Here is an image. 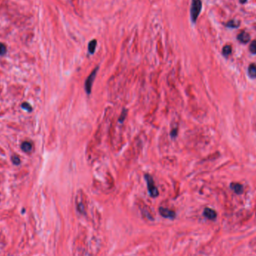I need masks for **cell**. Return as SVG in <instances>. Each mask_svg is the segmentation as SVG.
Returning <instances> with one entry per match:
<instances>
[{
    "instance_id": "cell-16",
    "label": "cell",
    "mask_w": 256,
    "mask_h": 256,
    "mask_svg": "<svg viewBox=\"0 0 256 256\" xmlns=\"http://www.w3.org/2000/svg\"><path fill=\"white\" fill-rule=\"evenodd\" d=\"M21 107L23 108V109H26V110L28 111V112H32V107L31 106V105L29 104V103H26V102L22 103Z\"/></svg>"
},
{
    "instance_id": "cell-12",
    "label": "cell",
    "mask_w": 256,
    "mask_h": 256,
    "mask_svg": "<svg viewBox=\"0 0 256 256\" xmlns=\"http://www.w3.org/2000/svg\"><path fill=\"white\" fill-rule=\"evenodd\" d=\"M226 26L229 28H238L240 26V22L236 20H232L227 22Z\"/></svg>"
},
{
    "instance_id": "cell-6",
    "label": "cell",
    "mask_w": 256,
    "mask_h": 256,
    "mask_svg": "<svg viewBox=\"0 0 256 256\" xmlns=\"http://www.w3.org/2000/svg\"><path fill=\"white\" fill-rule=\"evenodd\" d=\"M204 216L210 220H213L216 217V212L211 208L206 207L204 210Z\"/></svg>"
},
{
    "instance_id": "cell-7",
    "label": "cell",
    "mask_w": 256,
    "mask_h": 256,
    "mask_svg": "<svg viewBox=\"0 0 256 256\" xmlns=\"http://www.w3.org/2000/svg\"><path fill=\"white\" fill-rule=\"evenodd\" d=\"M230 187L231 189L237 194H241L243 192V187L239 183H232Z\"/></svg>"
},
{
    "instance_id": "cell-18",
    "label": "cell",
    "mask_w": 256,
    "mask_h": 256,
    "mask_svg": "<svg viewBox=\"0 0 256 256\" xmlns=\"http://www.w3.org/2000/svg\"><path fill=\"white\" fill-rule=\"evenodd\" d=\"M11 161L14 163V165H19L20 163V159L19 158V156H17V155H14L11 157Z\"/></svg>"
},
{
    "instance_id": "cell-5",
    "label": "cell",
    "mask_w": 256,
    "mask_h": 256,
    "mask_svg": "<svg viewBox=\"0 0 256 256\" xmlns=\"http://www.w3.org/2000/svg\"><path fill=\"white\" fill-rule=\"evenodd\" d=\"M238 40L242 44H246L250 41V35L245 31H243L238 35Z\"/></svg>"
},
{
    "instance_id": "cell-15",
    "label": "cell",
    "mask_w": 256,
    "mask_h": 256,
    "mask_svg": "<svg viewBox=\"0 0 256 256\" xmlns=\"http://www.w3.org/2000/svg\"><path fill=\"white\" fill-rule=\"evenodd\" d=\"M249 51L252 54H256V40L252 41L251 44L249 46Z\"/></svg>"
},
{
    "instance_id": "cell-14",
    "label": "cell",
    "mask_w": 256,
    "mask_h": 256,
    "mask_svg": "<svg viewBox=\"0 0 256 256\" xmlns=\"http://www.w3.org/2000/svg\"><path fill=\"white\" fill-rule=\"evenodd\" d=\"M7 52V47L3 43L0 42V55H5Z\"/></svg>"
},
{
    "instance_id": "cell-19",
    "label": "cell",
    "mask_w": 256,
    "mask_h": 256,
    "mask_svg": "<svg viewBox=\"0 0 256 256\" xmlns=\"http://www.w3.org/2000/svg\"><path fill=\"white\" fill-rule=\"evenodd\" d=\"M177 134H178V128H175V129H172V131L170 133V135L172 138H175L177 136Z\"/></svg>"
},
{
    "instance_id": "cell-20",
    "label": "cell",
    "mask_w": 256,
    "mask_h": 256,
    "mask_svg": "<svg viewBox=\"0 0 256 256\" xmlns=\"http://www.w3.org/2000/svg\"><path fill=\"white\" fill-rule=\"evenodd\" d=\"M246 1L247 0H240V2H241V3H242V4H243V3H245V2H246Z\"/></svg>"
},
{
    "instance_id": "cell-10",
    "label": "cell",
    "mask_w": 256,
    "mask_h": 256,
    "mask_svg": "<svg viewBox=\"0 0 256 256\" xmlns=\"http://www.w3.org/2000/svg\"><path fill=\"white\" fill-rule=\"evenodd\" d=\"M76 204H77V210H78L80 213H85V206L84 204H83L81 198H80V199H78V198H77V199H76Z\"/></svg>"
},
{
    "instance_id": "cell-3",
    "label": "cell",
    "mask_w": 256,
    "mask_h": 256,
    "mask_svg": "<svg viewBox=\"0 0 256 256\" xmlns=\"http://www.w3.org/2000/svg\"><path fill=\"white\" fill-rule=\"evenodd\" d=\"M98 70L99 67H96V68H94V70L91 73L90 75H89L86 80V82H85V89H86V91L88 94H90L91 92L92 85H93L95 77H96L97 72Z\"/></svg>"
},
{
    "instance_id": "cell-13",
    "label": "cell",
    "mask_w": 256,
    "mask_h": 256,
    "mask_svg": "<svg viewBox=\"0 0 256 256\" xmlns=\"http://www.w3.org/2000/svg\"><path fill=\"white\" fill-rule=\"evenodd\" d=\"M232 53V46L230 45H226L222 49V54L224 56L228 57Z\"/></svg>"
},
{
    "instance_id": "cell-17",
    "label": "cell",
    "mask_w": 256,
    "mask_h": 256,
    "mask_svg": "<svg viewBox=\"0 0 256 256\" xmlns=\"http://www.w3.org/2000/svg\"><path fill=\"white\" fill-rule=\"evenodd\" d=\"M127 110L126 109H124V110L122 111V112H121V116H120L119 119H118V121L121 123H122L123 121H124V119L126 118V116H127Z\"/></svg>"
},
{
    "instance_id": "cell-9",
    "label": "cell",
    "mask_w": 256,
    "mask_h": 256,
    "mask_svg": "<svg viewBox=\"0 0 256 256\" xmlns=\"http://www.w3.org/2000/svg\"><path fill=\"white\" fill-rule=\"evenodd\" d=\"M248 74L251 78L252 79L256 78V65H255V64H251V65L249 66Z\"/></svg>"
},
{
    "instance_id": "cell-1",
    "label": "cell",
    "mask_w": 256,
    "mask_h": 256,
    "mask_svg": "<svg viewBox=\"0 0 256 256\" xmlns=\"http://www.w3.org/2000/svg\"><path fill=\"white\" fill-rule=\"evenodd\" d=\"M201 8H202V2L201 0H192L190 15H191V20L193 23L196 22L201 11Z\"/></svg>"
},
{
    "instance_id": "cell-8",
    "label": "cell",
    "mask_w": 256,
    "mask_h": 256,
    "mask_svg": "<svg viewBox=\"0 0 256 256\" xmlns=\"http://www.w3.org/2000/svg\"><path fill=\"white\" fill-rule=\"evenodd\" d=\"M21 149L26 153H29L32 149V145L29 142H23L21 144Z\"/></svg>"
},
{
    "instance_id": "cell-4",
    "label": "cell",
    "mask_w": 256,
    "mask_h": 256,
    "mask_svg": "<svg viewBox=\"0 0 256 256\" xmlns=\"http://www.w3.org/2000/svg\"><path fill=\"white\" fill-rule=\"evenodd\" d=\"M159 214L165 218H169V219H174L176 216L175 211L172 210H169L168 208H165V207H160L159 209Z\"/></svg>"
},
{
    "instance_id": "cell-2",
    "label": "cell",
    "mask_w": 256,
    "mask_h": 256,
    "mask_svg": "<svg viewBox=\"0 0 256 256\" xmlns=\"http://www.w3.org/2000/svg\"><path fill=\"white\" fill-rule=\"evenodd\" d=\"M145 178L146 180L148 190L150 196L151 197H153V198H156V197L158 196V195H159V192H158V190L156 189V186H155L153 178H152L150 175H148V174H145Z\"/></svg>"
},
{
    "instance_id": "cell-11",
    "label": "cell",
    "mask_w": 256,
    "mask_h": 256,
    "mask_svg": "<svg viewBox=\"0 0 256 256\" xmlns=\"http://www.w3.org/2000/svg\"><path fill=\"white\" fill-rule=\"evenodd\" d=\"M96 46H97V41L96 40H92L91 41L90 43L89 44V52L91 54H93L94 52L95 49H96Z\"/></svg>"
}]
</instances>
